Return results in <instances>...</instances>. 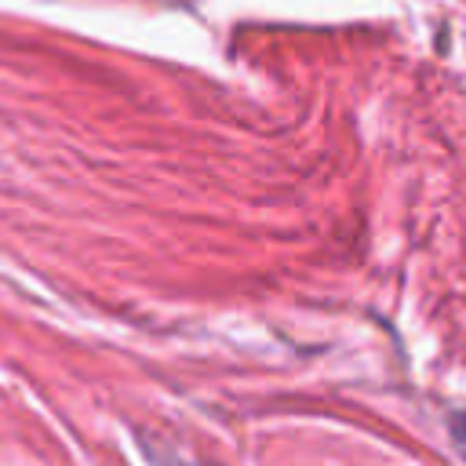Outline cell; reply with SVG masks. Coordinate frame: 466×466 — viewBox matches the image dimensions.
Wrapping results in <instances>:
<instances>
[{
    "mask_svg": "<svg viewBox=\"0 0 466 466\" xmlns=\"http://www.w3.org/2000/svg\"><path fill=\"white\" fill-rule=\"evenodd\" d=\"M451 437H455V444H459V451H462V459H466V411H459V415L451 419Z\"/></svg>",
    "mask_w": 466,
    "mask_h": 466,
    "instance_id": "obj_1",
    "label": "cell"
},
{
    "mask_svg": "<svg viewBox=\"0 0 466 466\" xmlns=\"http://www.w3.org/2000/svg\"><path fill=\"white\" fill-rule=\"evenodd\" d=\"M160 466H197V462H178V459H164Z\"/></svg>",
    "mask_w": 466,
    "mask_h": 466,
    "instance_id": "obj_2",
    "label": "cell"
}]
</instances>
